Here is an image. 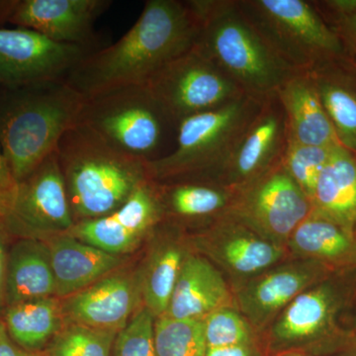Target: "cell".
Instances as JSON below:
<instances>
[{
    "label": "cell",
    "instance_id": "1",
    "mask_svg": "<svg viewBox=\"0 0 356 356\" xmlns=\"http://www.w3.org/2000/svg\"><path fill=\"white\" fill-rule=\"evenodd\" d=\"M197 31V21L187 1L147 0L140 17L118 42L89 53L65 81L86 97L143 86L193 48Z\"/></svg>",
    "mask_w": 356,
    "mask_h": 356
},
{
    "label": "cell",
    "instance_id": "2",
    "mask_svg": "<svg viewBox=\"0 0 356 356\" xmlns=\"http://www.w3.org/2000/svg\"><path fill=\"white\" fill-rule=\"evenodd\" d=\"M187 3L197 21L194 47L245 95L264 102L299 74L274 54L238 0H189Z\"/></svg>",
    "mask_w": 356,
    "mask_h": 356
},
{
    "label": "cell",
    "instance_id": "3",
    "mask_svg": "<svg viewBox=\"0 0 356 356\" xmlns=\"http://www.w3.org/2000/svg\"><path fill=\"white\" fill-rule=\"evenodd\" d=\"M56 152L76 222L114 212L149 178L147 161L122 153L83 124L70 128Z\"/></svg>",
    "mask_w": 356,
    "mask_h": 356
},
{
    "label": "cell",
    "instance_id": "4",
    "mask_svg": "<svg viewBox=\"0 0 356 356\" xmlns=\"http://www.w3.org/2000/svg\"><path fill=\"white\" fill-rule=\"evenodd\" d=\"M20 89L0 114V147L19 182L55 153L86 99L65 79Z\"/></svg>",
    "mask_w": 356,
    "mask_h": 356
},
{
    "label": "cell",
    "instance_id": "5",
    "mask_svg": "<svg viewBox=\"0 0 356 356\" xmlns=\"http://www.w3.org/2000/svg\"><path fill=\"white\" fill-rule=\"evenodd\" d=\"M264 102L243 95L219 108L180 121L175 149L165 156L147 161L149 178L159 184H219Z\"/></svg>",
    "mask_w": 356,
    "mask_h": 356
},
{
    "label": "cell",
    "instance_id": "6",
    "mask_svg": "<svg viewBox=\"0 0 356 356\" xmlns=\"http://www.w3.org/2000/svg\"><path fill=\"white\" fill-rule=\"evenodd\" d=\"M238 6L281 62L296 72H313L353 62L336 32L313 2L238 0Z\"/></svg>",
    "mask_w": 356,
    "mask_h": 356
},
{
    "label": "cell",
    "instance_id": "7",
    "mask_svg": "<svg viewBox=\"0 0 356 356\" xmlns=\"http://www.w3.org/2000/svg\"><path fill=\"white\" fill-rule=\"evenodd\" d=\"M86 98L79 123L135 158L159 159L166 129L177 128L146 84L110 89Z\"/></svg>",
    "mask_w": 356,
    "mask_h": 356
},
{
    "label": "cell",
    "instance_id": "8",
    "mask_svg": "<svg viewBox=\"0 0 356 356\" xmlns=\"http://www.w3.org/2000/svg\"><path fill=\"white\" fill-rule=\"evenodd\" d=\"M146 86L177 128L187 117L219 108L245 95L194 46L161 67Z\"/></svg>",
    "mask_w": 356,
    "mask_h": 356
},
{
    "label": "cell",
    "instance_id": "9",
    "mask_svg": "<svg viewBox=\"0 0 356 356\" xmlns=\"http://www.w3.org/2000/svg\"><path fill=\"white\" fill-rule=\"evenodd\" d=\"M312 212L310 198L281 163L236 188L227 216L286 248L293 232Z\"/></svg>",
    "mask_w": 356,
    "mask_h": 356
},
{
    "label": "cell",
    "instance_id": "10",
    "mask_svg": "<svg viewBox=\"0 0 356 356\" xmlns=\"http://www.w3.org/2000/svg\"><path fill=\"white\" fill-rule=\"evenodd\" d=\"M57 152L19 182L17 198L4 222L8 233L47 241L74 226Z\"/></svg>",
    "mask_w": 356,
    "mask_h": 356
},
{
    "label": "cell",
    "instance_id": "11",
    "mask_svg": "<svg viewBox=\"0 0 356 356\" xmlns=\"http://www.w3.org/2000/svg\"><path fill=\"white\" fill-rule=\"evenodd\" d=\"M91 51L54 41L28 28H0V83L18 89L65 79Z\"/></svg>",
    "mask_w": 356,
    "mask_h": 356
},
{
    "label": "cell",
    "instance_id": "12",
    "mask_svg": "<svg viewBox=\"0 0 356 356\" xmlns=\"http://www.w3.org/2000/svg\"><path fill=\"white\" fill-rule=\"evenodd\" d=\"M191 242L196 254L228 276L233 289L280 264L289 254L286 248L266 240L229 216L210 222L192 236Z\"/></svg>",
    "mask_w": 356,
    "mask_h": 356
},
{
    "label": "cell",
    "instance_id": "13",
    "mask_svg": "<svg viewBox=\"0 0 356 356\" xmlns=\"http://www.w3.org/2000/svg\"><path fill=\"white\" fill-rule=\"evenodd\" d=\"M330 269L308 259L280 262L233 289L234 303L257 332L264 331L301 293L327 280Z\"/></svg>",
    "mask_w": 356,
    "mask_h": 356
},
{
    "label": "cell",
    "instance_id": "14",
    "mask_svg": "<svg viewBox=\"0 0 356 356\" xmlns=\"http://www.w3.org/2000/svg\"><path fill=\"white\" fill-rule=\"evenodd\" d=\"M289 142L286 115L273 95L262 103L219 184L238 188L280 165Z\"/></svg>",
    "mask_w": 356,
    "mask_h": 356
},
{
    "label": "cell",
    "instance_id": "15",
    "mask_svg": "<svg viewBox=\"0 0 356 356\" xmlns=\"http://www.w3.org/2000/svg\"><path fill=\"white\" fill-rule=\"evenodd\" d=\"M341 297L327 280L293 300L268 327V348L274 353L298 351L317 343L334 330Z\"/></svg>",
    "mask_w": 356,
    "mask_h": 356
},
{
    "label": "cell",
    "instance_id": "16",
    "mask_svg": "<svg viewBox=\"0 0 356 356\" xmlns=\"http://www.w3.org/2000/svg\"><path fill=\"white\" fill-rule=\"evenodd\" d=\"M111 3L109 0H23L14 3L8 20L54 41L91 50L95 22Z\"/></svg>",
    "mask_w": 356,
    "mask_h": 356
},
{
    "label": "cell",
    "instance_id": "17",
    "mask_svg": "<svg viewBox=\"0 0 356 356\" xmlns=\"http://www.w3.org/2000/svg\"><path fill=\"white\" fill-rule=\"evenodd\" d=\"M140 298V275L111 273L65 300V322L120 332L137 312Z\"/></svg>",
    "mask_w": 356,
    "mask_h": 356
},
{
    "label": "cell",
    "instance_id": "18",
    "mask_svg": "<svg viewBox=\"0 0 356 356\" xmlns=\"http://www.w3.org/2000/svg\"><path fill=\"white\" fill-rule=\"evenodd\" d=\"M229 306H235L234 293L221 271L202 255L187 252L165 315L204 320Z\"/></svg>",
    "mask_w": 356,
    "mask_h": 356
},
{
    "label": "cell",
    "instance_id": "19",
    "mask_svg": "<svg viewBox=\"0 0 356 356\" xmlns=\"http://www.w3.org/2000/svg\"><path fill=\"white\" fill-rule=\"evenodd\" d=\"M55 276L56 297L65 298L90 286L120 266L121 255L103 252L69 234L48 240Z\"/></svg>",
    "mask_w": 356,
    "mask_h": 356
},
{
    "label": "cell",
    "instance_id": "20",
    "mask_svg": "<svg viewBox=\"0 0 356 356\" xmlns=\"http://www.w3.org/2000/svg\"><path fill=\"white\" fill-rule=\"evenodd\" d=\"M276 96L286 115L289 140L307 146L341 145L310 72H299L290 77Z\"/></svg>",
    "mask_w": 356,
    "mask_h": 356
},
{
    "label": "cell",
    "instance_id": "21",
    "mask_svg": "<svg viewBox=\"0 0 356 356\" xmlns=\"http://www.w3.org/2000/svg\"><path fill=\"white\" fill-rule=\"evenodd\" d=\"M313 213L355 234L356 156L337 146L321 172L311 199Z\"/></svg>",
    "mask_w": 356,
    "mask_h": 356
},
{
    "label": "cell",
    "instance_id": "22",
    "mask_svg": "<svg viewBox=\"0 0 356 356\" xmlns=\"http://www.w3.org/2000/svg\"><path fill=\"white\" fill-rule=\"evenodd\" d=\"M56 297L50 250L44 241L21 238L7 255L6 307Z\"/></svg>",
    "mask_w": 356,
    "mask_h": 356
},
{
    "label": "cell",
    "instance_id": "23",
    "mask_svg": "<svg viewBox=\"0 0 356 356\" xmlns=\"http://www.w3.org/2000/svg\"><path fill=\"white\" fill-rule=\"evenodd\" d=\"M288 254L329 266L356 264L355 234L312 212L286 243Z\"/></svg>",
    "mask_w": 356,
    "mask_h": 356
},
{
    "label": "cell",
    "instance_id": "24",
    "mask_svg": "<svg viewBox=\"0 0 356 356\" xmlns=\"http://www.w3.org/2000/svg\"><path fill=\"white\" fill-rule=\"evenodd\" d=\"M339 144L356 154V76L353 62L310 72Z\"/></svg>",
    "mask_w": 356,
    "mask_h": 356
},
{
    "label": "cell",
    "instance_id": "25",
    "mask_svg": "<svg viewBox=\"0 0 356 356\" xmlns=\"http://www.w3.org/2000/svg\"><path fill=\"white\" fill-rule=\"evenodd\" d=\"M165 216L180 220H200L206 226L227 216L235 189L216 182L177 181L159 184Z\"/></svg>",
    "mask_w": 356,
    "mask_h": 356
},
{
    "label": "cell",
    "instance_id": "26",
    "mask_svg": "<svg viewBox=\"0 0 356 356\" xmlns=\"http://www.w3.org/2000/svg\"><path fill=\"white\" fill-rule=\"evenodd\" d=\"M4 325L13 343L28 351H44L64 327L63 304L57 297L6 307Z\"/></svg>",
    "mask_w": 356,
    "mask_h": 356
},
{
    "label": "cell",
    "instance_id": "27",
    "mask_svg": "<svg viewBox=\"0 0 356 356\" xmlns=\"http://www.w3.org/2000/svg\"><path fill=\"white\" fill-rule=\"evenodd\" d=\"M180 241L168 238L159 243L140 275L144 306L156 318L168 311L182 262L188 252Z\"/></svg>",
    "mask_w": 356,
    "mask_h": 356
},
{
    "label": "cell",
    "instance_id": "28",
    "mask_svg": "<svg viewBox=\"0 0 356 356\" xmlns=\"http://www.w3.org/2000/svg\"><path fill=\"white\" fill-rule=\"evenodd\" d=\"M154 346L158 356H206L204 321L166 315L156 318Z\"/></svg>",
    "mask_w": 356,
    "mask_h": 356
},
{
    "label": "cell",
    "instance_id": "29",
    "mask_svg": "<svg viewBox=\"0 0 356 356\" xmlns=\"http://www.w3.org/2000/svg\"><path fill=\"white\" fill-rule=\"evenodd\" d=\"M118 332L67 323L46 350L49 356H111Z\"/></svg>",
    "mask_w": 356,
    "mask_h": 356
},
{
    "label": "cell",
    "instance_id": "30",
    "mask_svg": "<svg viewBox=\"0 0 356 356\" xmlns=\"http://www.w3.org/2000/svg\"><path fill=\"white\" fill-rule=\"evenodd\" d=\"M81 242L115 255L131 252L142 241L122 227L111 214L77 222L67 232Z\"/></svg>",
    "mask_w": 356,
    "mask_h": 356
},
{
    "label": "cell",
    "instance_id": "31",
    "mask_svg": "<svg viewBox=\"0 0 356 356\" xmlns=\"http://www.w3.org/2000/svg\"><path fill=\"white\" fill-rule=\"evenodd\" d=\"M336 147L307 146L291 140L288 142L282 165L310 200L318 178Z\"/></svg>",
    "mask_w": 356,
    "mask_h": 356
},
{
    "label": "cell",
    "instance_id": "32",
    "mask_svg": "<svg viewBox=\"0 0 356 356\" xmlns=\"http://www.w3.org/2000/svg\"><path fill=\"white\" fill-rule=\"evenodd\" d=\"M203 321L207 348L257 343V331L235 306L218 309Z\"/></svg>",
    "mask_w": 356,
    "mask_h": 356
},
{
    "label": "cell",
    "instance_id": "33",
    "mask_svg": "<svg viewBox=\"0 0 356 356\" xmlns=\"http://www.w3.org/2000/svg\"><path fill=\"white\" fill-rule=\"evenodd\" d=\"M156 318L146 307L135 312L117 334L112 356H158L154 346Z\"/></svg>",
    "mask_w": 356,
    "mask_h": 356
},
{
    "label": "cell",
    "instance_id": "34",
    "mask_svg": "<svg viewBox=\"0 0 356 356\" xmlns=\"http://www.w3.org/2000/svg\"><path fill=\"white\" fill-rule=\"evenodd\" d=\"M327 24L356 58V0L312 1Z\"/></svg>",
    "mask_w": 356,
    "mask_h": 356
},
{
    "label": "cell",
    "instance_id": "35",
    "mask_svg": "<svg viewBox=\"0 0 356 356\" xmlns=\"http://www.w3.org/2000/svg\"><path fill=\"white\" fill-rule=\"evenodd\" d=\"M19 181L14 177L0 147V221L6 222L17 198Z\"/></svg>",
    "mask_w": 356,
    "mask_h": 356
},
{
    "label": "cell",
    "instance_id": "36",
    "mask_svg": "<svg viewBox=\"0 0 356 356\" xmlns=\"http://www.w3.org/2000/svg\"><path fill=\"white\" fill-rule=\"evenodd\" d=\"M0 356H49L47 350L28 351L14 343L8 336L3 321L0 320Z\"/></svg>",
    "mask_w": 356,
    "mask_h": 356
},
{
    "label": "cell",
    "instance_id": "37",
    "mask_svg": "<svg viewBox=\"0 0 356 356\" xmlns=\"http://www.w3.org/2000/svg\"><path fill=\"white\" fill-rule=\"evenodd\" d=\"M206 356H261L257 343L207 348Z\"/></svg>",
    "mask_w": 356,
    "mask_h": 356
},
{
    "label": "cell",
    "instance_id": "38",
    "mask_svg": "<svg viewBox=\"0 0 356 356\" xmlns=\"http://www.w3.org/2000/svg\"><path fill=\"white\" fill-rule=\"evenodd\" d=\"M7 233L4 222L0 221V308L4 305V294H6V280L7 255L4 247V235Z\"/></svg>",
    "mask_w": 356,
    "mask_h": 356
},
{
    "label": "cell",
    "instance_id": "39",
    "mask_svg": "<svg viewBox=\"0 0 356 356\" xmlns=\"http://www.w3.org/2000/svg\"><path fill=\"white\" fill-rule=\"evenodd\" d=\"M276 356H312L306 355V353H300V351H290V353H280Z\"/></svg>",
    "mask_w": 356,
    "mask_h": 356
},
{
    "label": "cell",
    "instance_id": "40",
    "mask_svg": "<svg viewBox=\"0 0 356 356\" xmlns=\"http://www.w3.org/2000/svg\"><path fill=\"white\" fill-rule=\"evenodd\" d=\"M343 356H356V350L350 351V353H344Z\"/></svg>",
    "mask_w": 356,
    "mask_h": 356
},
{
    "label": "cell",
    "instance_id": "41",
    "mask_svg": "<svg viewBox=\"0 0 356 356\" xmlns=\"http://www.w3.org/2000/svg\"><path fill=\"white\" fill-rule=\"evenodd\" d=\"M353 69H355V76H356V58H355V60H353Z\"/></svg>",
    "mask_w": 356,
    "mask_h": 356
},
{
    "label": "cell",
    "instance_id": "42",
    "mask_svg": "<svg viewBox=\"0 0 356 356\" xmlns=\"http://www.w3.org/2000/svg\"><path fill=\"white\" fill-rule=\"evenodd\" d=\"M355 240H356V226H355Z\"/></svg>",
    "mask_w": 356,
    "mask_h": 356
},
{
    "label": "cell",
    "instance_id": "43",
    "mask_svg": "<svg viewBox=\"0 0 356 356\" xmlns=\"http://www.w3.org/2000/svg\"><path fill=\"white\" fill-rule=\"evenodd\" d=\"M355 156H356V154H355Z\"/></svg>",
    "mask_w": 356,
    "mask_h": 356
}]
</instances>
